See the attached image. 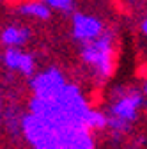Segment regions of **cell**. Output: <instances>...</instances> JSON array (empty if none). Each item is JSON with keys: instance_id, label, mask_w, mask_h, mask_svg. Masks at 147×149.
<instances>
[{"instance_id": "7a4b0ae2", "label": "cell", "mask_w": 147, "mask_h": 149, "mask_svg": "<svg viewBox=\"0 0 147 149\" xmlns=\"http://www.w3.org/2000/svg\"><path fill=\"white\" fill-rule=\"evenodd\" d=\"M142 107L144 96L138 89H119L110 105V117H106V126H110L114 132H128L131 123L137 121Z\"/></svg>"}, {"instance_id": "6da1fadb", "label": "cell", "mask_w": 147, "mask_h": 149, "mask_svg": "<svg viewBox=\"0 0 147 149\" xmlns=\"http://www.w3.org/2000/svg\"><path fill=\"white\" fill-rule=\"evenodd\" d=\"M82 61L90 66L101 80L114 74L117 64V52L112 32H103L94 41H89L82 48Z\"/></svg>"}, {"instance_id": "52a82bcc", "label": "cell", "mask_w": 147, "mask_h": 149, "mask_svg": "<svg viewBox=\"0 0 147 149\" xmlns=\"http://www.w3.org/2000/svg\"><path fill=\"white\" fill-rule=\"evenodd\" d=\"M18 11H20L23 16H28V18H35V20H41V22H46L50 20L51 16V9L41 2V0H30V2H23L18 6Z\"/></svg>"}, {"instance_id": "8992f818", "label": "cell", "mask_w": 147, "mask_h": 149, "mask_svg": "<svg viewBox=\"0 0 147 149\" xmlns=\"http://www.w3.org/2000/svg\"><path fill=\"white\" fill-rule=\"evenodd\" d=\"M30 39V29L23 25H9L0 32V43L6 48H21Z\"/></svg>"}, {"instance_id": "30bf717a", "label": "cell", "mask_w": 147, "mask_h": 149, "mask_svg": "<svg viewBox=\"0 0 147 149\" xmlns=\"http://www.w3.org/2000/svg\"><path fill=\"white\" fill-rule=\"evenodd\" d=\"M0 2H2V0H0Z\"/></svg>"}, {"instance_id": "9c48e42d", "label": "cell", "mask_w": 147, "mask_h": 149, "mask_svg": "<svg viewBox=\"0 0 147 149\" xmlns=\"http://www.w3.org/2000/svg\"><path fill=\"white\" fill-rule=\"evenodd\" d=\"M142 32H144V34L147 36V18H145V20L142 22Z\"/></svg>"}, {"instance_id": "277c9868", "label": "cell", "mask_w": 147, "mask_h": 149, "mask_svg": "<svg viewBox=\"0 0 147 149\" xmlns=\"http://www.w3.org/2000/svg\"><path fill=\"white\" fill-rule=\"evenodd\" d=\"M103 32H105V25L98 18L82 13H76L73 16V36H75L76 41L85 45L89 41H94Z\"/></svg>"}, {"instance_id": "5b68a950", "label": "cell", "mask_w": 147, "mask_h": 149, "mask_svg": "<svg viewBox=\"0 0 147 149\" xmlns=\"http://www.w3.org/2000/svg\"><path fill=\"white\" fill-rule=\"evenodd\" d=\"M2 62L11 71H20L25 77H32L35 71V61L30 53L21 52L20 48H7L2 55Z\"/></svg>"}, {"instance_id": "ba28073f", "label": "cell", "mask_w": 147, "mask_h": 149, "mask_svg": "<svg viewBox=\"0 0 147 149\" xmlns=\"http://www.w3.org/2000/svg\"><path fill=\"white\" fill-rule=\"evenodd\" d=\"M43 2L50 9H57V11H71L73 7V0H43Z\"/></svg>"}, {"instance_id": "3957f363", "label": "cell", "mask_w": 147, "mask_h": 149, "mask_svg": "<svg viewBox=\"0 0 147 149\" xmlns=\"http://www.w3.org/2000/svg\"><path fill=\"white\" fill-rule=\"evenodd\" d=\"M64 87H66L64 77L57 68H50L39 73L32 80V89L35 92V98L39 100H53L55 96L60 94Z\"/></svg>"}]
</instances>
